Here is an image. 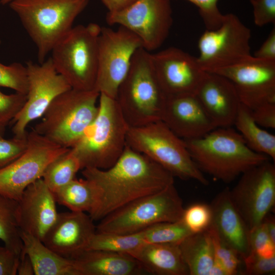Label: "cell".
Returning a JSON list of instances; mask_svg holds the SVG:
<instances>
[{
  "instance_id": "1",
  "label": "cell",
  "mask_w": 275,
  "mask_h": 275,
  "mask_svg": "<svg viewBox=\"0 0 275 275\" xmlns=\"http://www.w3.org/2000/svg\"><path fill=\"white\" fill-rule=\"evenodd\" d=\"M81 173L95 190V206L89 214L94 222L174 183V177L170 172L127 145L111 167L87 168Z\"/></svg>"
},
{
  "instance_id": "2",
  "label": "cell",
  "mask_w": 275,
  "mask_h": 275,
  "mask_svg": "<svg viewBox=\"0 0 275 275\" xmlns=\"http://www.w3.org/2000/svg\"><path fill=\"white\" fill-rule=\"evenodd\" d=\"M183 140L200 171L226 183L270 159L249 148L241 135L230 127H217L202 137Z\"/></svg>"
},
{
  "instance_id": "3",
  "label": "cell",
  "mask_w": 275,
  "mask_h": 275,
  "mask_svg": "<svg viewBox=\"0 0 275 275\" xmlns=\"http://www.w3.org/2000/svg\"><path fill=\"white\" fill-rule=\"evenodd\" d=\"M98 101L96 119L70 148L80 162L81 170L111 167L126 145L129 126L116 99L100 93Z\"/></svg>"
},
{
  "instance_id": "4",
  "label": "cell",
  "mask_w": 275,
  "mask_h": 275,
  "mask_svg": "<svg viewBox=\"0 0 275 275\" xmlns=\"http://www.w3.org/2000/svg\"><path fill=\"white\" fill-rule=\"evenodd\" d=\"M90 0H13L8 5L17 14L36 46L41 63L57 42L72 27Z\"/></svg>"
},
{
  "instance_id": "5",
  "label": "cell",
  "mask_w": 275,
  "mask_h": 275,
  "mask_svg": "<svg viewBox=\"0 0 275 275\" xmlns=\"http://www.w3.org/2000/svg\"><path fill=\"white\" fill-rule=\"evenodd\" d=\"M115 99L130 127L161 120L167 97L156 76L151 53L143 47L135 52Z\"/></svg>"
},
{
  "instance_id": "6",
  "label": "cell",
  "mask_w": 275,
  "mask_h": 275,
  "mask_svg": "<svg viewBox=\"0 0 275 275\" xmlns=\"http://www.w3.org/2000/svg\"><path fill=\"white\" fill-rule=\"evenodd\" d=\"M99 95L96 90L71 88L53 100L33 129L51 142L71 148L96 119Z\"/></svg>"
},
{
  "instance_id": "7",
  "label": "cell",
  "mask_w": 275,
  "mask_h": 275,
  "mask_svg": "<svg viewBox=\"0 0 275 275\" xmlns=\"http://www.w3.org/2000/svg\"><path fill=\"white\" fill-rule=\"evenodd\" d=\"M126 145L161 166L174 177L194 180L204 185L209 181L192 159L183 140L161 120L129 127Z\"/></svg>"
},
{
  "instance_id": "8",
  "label": "cell",
  "mask_w": 275,
  "mask_h": 275,
  "mask_svg": "<svg viewBox=\"0 0 275 275\" xmlns=\"http://www.w3.org/2000/svg\"><path fill=\"white\" fill-rule=\"evenodd\" d=\"M101 30L93 22L73 26L51 50L55 69L72 89L95 90Z\"/></svg>"
},
{
  "instance_id": "9",
  "label": "cell",
  "mask_w": 275,
  "mask_h": 275,
  "mask_svg": "<svg viewBox=\"0 0 275 275\" xmlns=\"http://www.w3.org/2000/svg\"><path fill=\"white\" fill-rule=\"evenodd\" d=\"M184 209L182 200L174 183L108 214L96 226V232L137 233L157 223L180 220Z\"/></svg>"
},
{
  "instance_id": "10",
  "label": "cell",
  "mask_w": 275,
  "mask_h": 275,
  "mask_svg": "<svg viewBox=\"0 0 275 275\" xmlns=\"http://www.w3.org/2000/svg\"><path fill=\"white\" fill-rule=\"evenodd\" d=\"M251 37L250 29L236 15L225 14L218 28L206 30L199 39L197 59L200 66L206 72H212L250 58Z\"/></svg>"
},
{
  "instance_id": "11",
  "label": "cell",
  "mask_w": 275,
  "mask_h": 275,
  "mask_svg": "<svg viewBox=\"0 0 275 275\" xmlns=\"http://www.w3.org/2000/svg\"><path fill=\"white\" fill-rule=\"evenodd\" d=\"M143 47L139 38L120 26L115 30L101 27L98 38V70L95 90L116 98L118 88L127 74L132 58Z\"/></svg>"
},
{
  "instance_id": "12",
  "label": "cell",
  "mask_w": 275,
  "mask_h": 275,
  "mask_svg": "<svg viewBox=\"0 0 275 275\" xmlns=\"http://www.w3.org/2000/svg\"><path fill=\"white\" fill-rule=\"evenodd\" d=\"M27 139L25 151L0 169V194L17 201L29 185L42 178L48 164L70 149L51 142L33 129L28 132Z\"/></svg>"
},
{
  "instance_id": "13",
  "label": "cell",
  "mask_w": 275,
  "mask_h": 275,
  "mask_svg": "<svg viewBox=\"0 0 275 275\" xmlns=\"http://www.w3.org/2000/svg\"><path fill=\"white\" fill-rule=\"evenodd\" d=\"M229 189L230 199L249 230L261 223L275 204V166L269 160L246 171Z\"/></svg>"
},
{
  "instance_id": "14",
  "label": "cell",
  "mask_w": 275,
  "mask_h": 275,
  "mask_svg": "<svg viewBox=\"0 0 275 275\" xmlns=\"http://www.w3.org/2000/svg\"><path fill=\"white\" fill-rule=\"evenodd\" d=\"M170 1L137 0L120 11L108 12L106 20L132 32L150 52L159 48L169 35L173 24Z\"/></svg>"
},
{
  "instance_id": "15",
  "label": "cell",
  "mask_w": 275,
  "mask_h": 275,
  "mask_svg": "<svg viewBox=\"0 0 275 275\" xmlns=\"http://www.w3.org/2000/svg\"><path fill=\"white\" fill-rule=\"evenodd\" d=\"M28 77L26 101L12 121L14 136H26L29 123L42 117L58 95L71 88L55 69L50 58L41 63L31 61L26 64Z\"/></svg>"
},
{
  "instance_id": "16",
  "label": "cell",
  "mask_w": 275,
  "mask_h": 275,
  "mask_svg": "<svg viewBox=\"0 0 275 275\" xmlns=\"http://www.w3.org/2000/svg\"><path fill=\"white\" fill-rule=\"evenodd\" d=\"M215 73L228 78L234 85L241 104L253 110L267 103H275V60L253 56Z\"/></svg>"
},
{
  "instance_id": "17",
  "label": "cell",
  "mask_w": 275,
  "mask_h": 275,
  "mask_svg": "<svg viewBox=\"0 0 275 275\" xmlns=\"http://www.w3.org/2000/svg\"><path fill=\"white\" fill-rule=\"evenodd\" d=\"M151 58L157 80L167 98L196 95L207 73L196 57L177 47L151 53Z\"/></svg>"
},
{
  "instance_id": "18",
  "label": "cell",
  "mask_w": 275,
  "mask_h": 275,
  "mask_svg": "<svg viewBox=\"0 0 275 275\" xmlns=\"http://www.w3.org/2000/svg\"><path fill=\"white\" fill-rule=\"evenodd\" d=\"M94 222L86 212L70 211L59 213L42 241L62 257L75 259L87 250L95 233Z\"/></svg>"
},
{
  "instance_id": "19",
  "label": "cell",
  "mask_w": 275,
  "mask_h": 275,
  "mask_svg": "<svg viewBox=\"0 0 275 275\" xmlns=\"http://www.w3.org/2000/svg\"><path fill=\"white\" fill-rule=\"evenodd\" d=\"M18 202L20 230L43 241L59 214L54 194L40 178L25 188Z\"/></svg>"
},
{
  "instance_id": "20",
  "label": "cell",
  "mask_w": 275,
  "mask_h": 275,
  "mask_svg": "<svg viewBox=\"0 0 275 275\" xmlns=\"http://www.w3.org/2000/svg\"><path fill=\"white\" fill-rule=\"evenodd\" d=\"M161 120L184 140L202 137L217 128L196 95L167 98Z\"/></svg>"
},
{
  "instance_id": "21",
  "label": "cell",
  "mask_w": 275,
  "mask_h": 275,
  "mask_svg": "<svg viewBox=\"0 0 275 275\" xmlns=\"http://www.w3.org/2000/svg\"><path fill=\"white\" fill-rule=\"evenodd\" d=\"M196 96L216 127L234 125L241 102L234 85L228 78L207 72Z\"/></svg>"
},
{
  "instance_id": "22",
  "label": "cell",
  "mask_w": 275,
  "mask_h": 275,
  "mask_svg": "<svg viewBox=\"0 0 275 275\" xmlns=\"http://www.w3.org/2000/svg\"><path fill=\"white\" fill-rule=\"evenodd\" d=\"M229 189L227 187L220 191L210 204L211 224L221 238L242 259L250 252L249 230L230 199Z\"/></svg>"
},
{
  "instance_id": "23",
  "label": "cell",
  "mask_w": 275,
  "mask_h": 275,
  "mask_svg": "<svg viewBox=\"0 0 275 275\" xmlns=\"http://www.w3.org/2000/svg\"><path fill=\"white\" fill-rule=\"evenodd\" d=\"M179 243H144L130 255L145 272L157 275H188Z\"/></svg>"
},
{
  "instance_id": "24",
  "label": "cell",
  "mask_w": 275,
  "mask_h": 275,
  "mask_svg": "<svg viewBox=\"0 0 275 275\" xmlns=\"http://www.w3.org/2000/svg\"><path fill=\"white\" fill-rule=\"evenodd\" d=\"M81 275H139L145 272L129 254L86 250L75 259Z\"/></svg>"
},
{
  "instance_id": "25",
  "label": "cell",
  "mask_w": 275,
  "mask_h": 275,
  "mask_svg": "<svg viewBox=\"0 0 275 275\" xmlns=\"http://www.w3.org/2000/svg\"><path fill=\"white\" fill-rule=\"evenodd\" d=\"M21 252L30 258L35 275H81L74 260L64 258L38 238L20 230Z\"/></svg>"
},
{
  "instance_id": "26",
  "label": "cell",
  "mask_w": 275,
  "mask_h": 275,
  "mask_svg": "<svg viewBox=\"0 0 275 275\" xmlns=\"http://www.w3.org/2000/svg\"><path fill=\"white\" fill-rule=\"evenodd\" d=\"M178 244L189 274L208 275L214 254L207 230L190 234Z\"/></svg>"
},
{
  "instance_id": "27",
  "label": "cell",
  "mask_w": 275,
  "mask_h": 275,
  "mask_svg": "<svg viewBox=\"0 0 275 275\" xmlns=\"http://www.w3.org/2000/svg\"><path fill=\"white\" fill-rule=\"evenodd\" d=\"M234 125L249 148L274 161L275 135L256 123L251 109L241 103Z\"/></svg>"
},
{
  "instance_id": "28",
  "label": "cell",
  "mask_w": 275,
  "mask_h": 275,
  "mask_svg": "<svg viewBox=\"0 0 275 275\" xmlns=\"http://www.w3.org/2000/svg\"><path fill=\"white\" fill-rule=\"evenodd\" d=\"M57 203L71 211L88 212L93 210L96 201L95 190L86 179L75 178L54 194Z\"/></svg>"
},
{
  "instance_id": "29",
  "label": "cell",
  "mask_w": 275,
  "mask_h": 275,
  "mask_svg": "<svg viewBox=\"0 0 275 275\" xmlns=\"http://www.w3.org/2000/svg\"><path fill=\"white\" fill-rule=\"evenodd\" d=\"M80 170V162L70 148L48 164L42 178L54 194L73 180Z\"/></svg>"
},
{
  "instance_id": "30",
  "label": "cell",
  "mask_w": 275,
  "mask_h": 275,
  "mask_svg": "<svg viewBox=\"0 0 275 275\" xmlns=\"http://www.w3.org/2000/svg\"><path fill=\"white\" fill-rule=\"evenodd\" d=\"M18 202L0 194V240L20 255L22 242L18 222Z\"/></svg>"
},
{
  "instance_id": "31",
  "label": "cell",
  "mask_w": 275,
  "mask_h": 275,
  "mask_svg": "<svg viewBox=\"0 0 275 275\" xmlns=\"http://www.w3.org/2000/svg\"><path fill=\"white\" fill-rule=\"evenodd\" d=\"M144 243L142 231L124 234L96 232L87 250H102L130 255Z\"/></svg>"
},
{
  "instance_id": "32",
  "label": "cell",
  "mask_w": 275,
  "mask_h": 275,
  "mask_svg": "<svg viewBox=\"0 0 275 275\" xmlns=\"http://www.w3.org/2000/svg\"><path fill=\"white\" fill-rule=\"evenodd\" d=\"M141 231L145 243H179L192 234L181 219L157 223Z\"/></svg>"
},
{
  "instance_id": "33",
  "label": "cell",
  "mask_w": 275,
  "mask_h": 275,
  "mask_svg": "<svg viewBox=\"0 0 275 275\" xmlns=\"http://www.w3.org/2000/svg\"><path fill=\"white\" fill-rule=\"evenodd\" d=\"M211 238L214 258L222 265L227 275H235L240 272L242 259L239 255L219 236L211 224L207 229Z\"/></svg>"
},
{
  "instance_id": "34",
  "label": "cell",
  "mask_w": 275,
  "mask_h": 275,
  "mask_svg": "<svg viewBox=\"0 0 275 275\" xmlns=\"http://www.w3.org/2000/svg\"><path fill=\"white\" fill-rule=\"evenodd\" d=\"M0 86L26 94L28 77L26 66L18 62L8 65L0 62Z\"/></svg>"
},
{
  "instance_id": "35",
  "label": "cell",
  "mask_w": 275,
  "mask_h": 275,
  "mask_svg": "<svg viewBox=\"0 0 275 275\" xmlns=\"http://www.w3.org/2000/svg\"><path fill=\"white\" fill-rule=\"evenodd\" d=\"M181 219L191 233L206 230L212 222L210 205L195 203L184 208Z\"/></svg>"
},
{
  "instance_id": "36",
  "label": "cell",
  "mask_w": 275,
  "mask_h": 275,
  "mask_svg": "<svg viewBox=\"0 0 275 275\" xmlns=\"http://www.w3.org/2000/svg\"><path fill=\"white\" fill-rule=\"evenodd\" d=\"M249 242L250 252L266 258L275 256V243L269 237L263 222L249 230Z\"/></svg>"
},
{
  "instance_id": "37",
  "label": "cell",
  "mask_w": 275,
  "mask_h": 275,
  "mask_svg": "<svg viewBox=\"0 0 275 275\" xmlns=\"http://www.w3.org/2000/svg\"><path fill=\"white\" fill-rule=\"evenodd\" d=\"M26 94L15 92L5 94L0 90V124L6 126L23 107Z\"/></svg>"
},
{
  "instance_id": "38",
  "label": "cell",
  "mask_w": 275,
  "mask_h": 275,
  "mask_svg": "<svg viewBox=\"0 0 275 275\" xmlns=\"http://www.w3.org/2000/svg\"><path fill=\"white\" fill-rule=\"evenodd\" d=\"M27 146V135L23 138L14 136L11 139H5L3 136H0V169L20 156Z\"/></svg>"
},
{
  "instance_id": "39",
  "label": "cell",
  "mask_w": 275,
  "mask_h": 275,
  "mask_svg": "<svg viewBox=\"0 0 275 275\" xmlns=\"http://www.w3.org/2000/svg\"><path fill=\"white\" fill-rule=\"evenodd\" d=\"M195 5L204 24L208 30H215L222 23L225 14L217 7L218 0H187Z\"/></svg>"
},
{
  "instance_id": "40",
  "label": "cell",
  "mask_w": 275,
  "mask_h": 275,
  "mask_svg": "<svg viewBox=\"0 0 275 275\" xmlns=\"http://www.w3.org/2000/svg\"><path fill=\"white\" fill-rule=\"evenodd\" d=\"M244 264L243 274L263 275L272 274L275 271V256L266 258L250 252L242 259Z\"/></svg>"
},
{
  "instance_id": "41",
  "label": "cell",
  "mask_w": 275,
  "mask_h": 275,
  "mask_svg": "<svg viewBox=\"0 0 275 275\" xmlns=\"http://www.w3.org/2000/svg\"><path fill=\"white\" fill-rule=\"evenodd\" d=\"M253 9L255 24L263 26L275 23V0H250Z\"/></svg>"
},
{
  "instance_id": "42",
  "label": "cell",
  "mask_w": 275,
  "mask_h": 275,
  "mask_svg": "<svg viewBox=\"0 0 275 275\" xmlns=\"http://www.w3.org/2000/svg\"><path fill=\"white\" fill-rule=\"evenodd\" d=\"M253 117L261 127L275 129V103H267L251 110Z\"/></svg>"
},
{
  "instance_id": "43",
  "label": "cell",
  "mask_w": 275,
  "mask_h": 275,
  "mask_svg": "<svg viewBox=\"0 0 275 275\" xmlns=\"http://www.w3.org/2000/svg\"><path fill=\"white\" fill-rule=\"evenodd\" d=\"M20 255L5 245H0V275H16Z\"/></svg>"
},
{
  "instance_id": "44",
  "label": "cell",
  "mask_w": 275,
  "mask_h": 275,
  "mask_svg": "<svg viewBox=\"0 0 275 275\" xmlns=\"http://www.w3.org/2000/svg\"><path fill=\"white\" fill-rule=\"evenodd\" d=\"M254 57L263 60H275V29L273 28Z\"/></svg>"
},
{
  "instance_id": "45",
  "label": "cell",
  "mask_w": 275,
  "mask_h": 275,
  "mask_svg": "<svg viewBox=\"0 0 275 275\" xmlns=\"http://www.w3.org/2000/svg\"><path fill=\"white\" fill-rule=\"evenodd\" d=\"M108 10V12L113 13L120 11L137 0H101Z\"/></svg>"
},
{
  "instance_id": "46",
  "label": "cell",
  "mask_w": 275,
  "mask_h": 275,
  "mask_svg": "<svg viewBox=\"0 0 275 275\" xmlns=\"http://www.w3.org/2000/svg\"><path fill=\"white\" fill-rule=\"evenodd\" d=\"M17 274L19 275H34V267L29 256L21 252Z\"/></svg>"
},
{
  "instance_id": "47",
  "label": "cell",
  "mask_w": 275,
  "mask_h": 275,
  "mask_svg": "<svg viewBox=\"0 0 275 275\" xmlns=\"http://www.w3.org/2000/svg\"><path fill=\"white\" fill-rule=\"evenodd\" d=\"M262 222L265 226L269 237L272 241L275 243V218L274 215L267 214Z\"/></svg>"
},
{
  "instance_id": "48",
  "label": "cell",
  "mask_w": 275,
  "mask_h": 275,
  "mask_svg": "<svg viewBox=\"0 0 275 275\" xmlns=\"http://www.w3.org/2000/svg\"><path fill=\"white\" fill-rule=\"evenodd\" d=\"M208 275H227L222 265L214 258Z\"/></svg>"
},
{
  "instance_id": "49",
  "label": "cell",
  "mask_w": 275,
  "mask_h": 275,
  "mask_svg": "<svg viewBox=\"0 0 275 275\" xmlns=\"http://www.w3.org/2000/svg\"><path fill=\"white\" fill-rule=\"evenodd\" d=\"M6 126L0 124V136H3L5 131Z\"/></svg>"
},
{
  "instance_id": "50",
  "label": "cell",
  "mask_w": 275,
  "mask_h": 275,
  "mask_svg": "<svg viewBox=\"0 0 275 275\" xmlns=\"http://www.w3.org/2000/svg\"><path fill=\"white\" fill-rule=\"evenodd\" d=\"M13 0H1L0 3L3 5H5L9 4Z\"/></svg>"
}]
</instances>
